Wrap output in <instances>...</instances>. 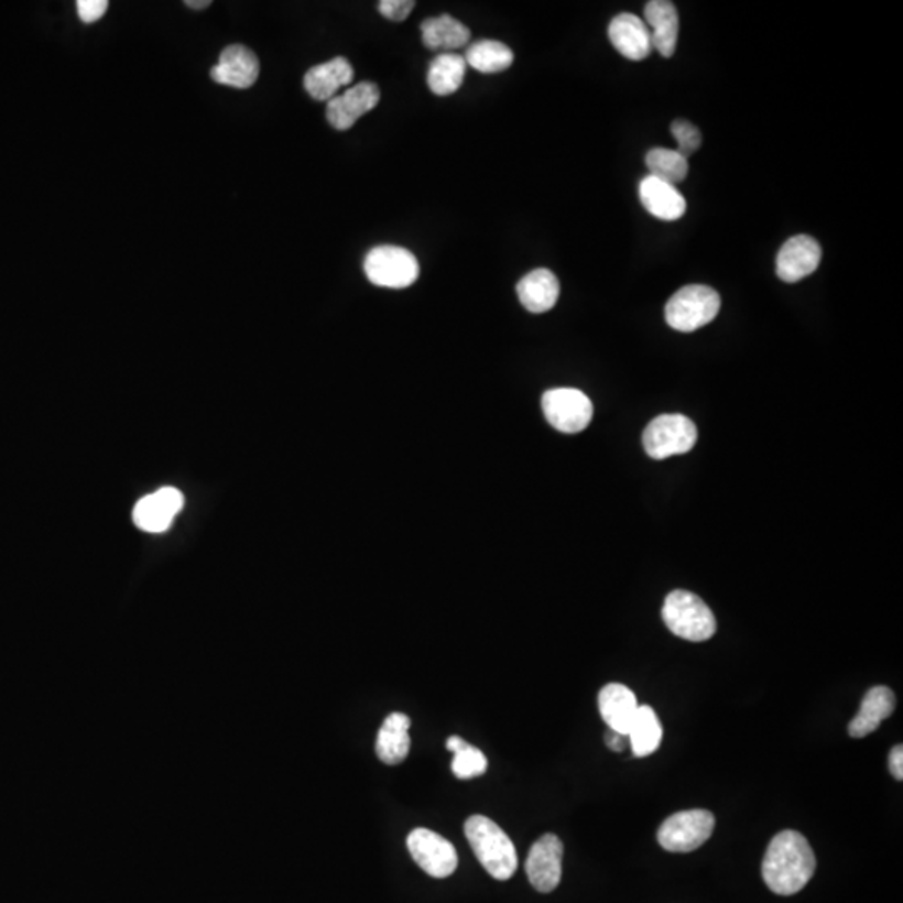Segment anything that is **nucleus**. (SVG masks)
I'll use <instances>...</instances> for the list:
<instances>
[{
  "label": "nucleus",
  "mask_w": 903,
  "mask_h": 903,
  "mask_svg": "<svg viewBox=\"0 0 903 903\" xmlns=\"http://www.w3.org/2000/svg\"><path fill=\"white\" fill-rule=\"evenodd\" d=\"M640 703L628 686L611 683L599 693V712L609 730L628 737L629 728L637 718Z\"/></svg>",
  "instance_id": "nucleus-17"
},
{
  "label": "nucleus",
  "mask_w": 903,
  "mask_h": 903,
  "mask_svg": "<svg viewBox=\"0 0 903 903\" xmlns=\"http://www.w3.org/2000/svg\"><path fill=\"white\" fill-rule=\"evenodd\" d=\"M367 279L382 289L402 290L417 282L421 266L412 251L402 247H377L363 261Z\"/></svg>",
  "instance_id": "nucleus-5"
},
{
  "label": "nucleus",
  "mask_w": 903,
  "mask_h": 903,
  "mask_svg": "<svg viewBox=\"0 0 903 903\" xmlns=\"http://www.w3.org/2000/svg\"><path fill=\"white\" fill-rule=\"evenodd\" d=\"M76 8L80 21L84 24H93L106 14L109 4L106 0H77Z\"/></svg>",
  "instance_id": "nucleus-31"
},
{
  "label": "nucleus",
  "mask_w": 903,
  "mask_h": 903,
  "mask_svg": "<svg viewBox=\"0 0 903 903\" xmlns=\"http://www.w3.org/2000/svg\"><path fill=\"white\" fill-rule=\"evenodd\" d=\"M625 740H628V737H624V735L621 733H616V731L612 730H609L608 735H606V744H608L609 750L619 751V753L624 751Z\"/></svg>",
  "instance_id": "nucleus-33"
},
{
  "label": "nucleus",
  "mask_w": 903,
  "mask_h": 903,
  "mask_svg": "<svg viewBox=\"0 0 903 903\" xmlns=\"http://www.w3.org/2000/svg\"><path fill=\"white\" fill-rule=\"evenodd\" d=\"M406 848L415 863L435 879H447L459 866L456 847L428 828H415L406 838Z\"/></svg>",
  "instance_id": "nucleus-9"
},
{
  "label": "nucleus",
  "mask_w": 903,
  "mask_h": 903,
  "mask_svg": "<svg viewBox=\"0 0 903 903\" xmlns=\"http://www.w3.org/2000/svg\"><path fill=\"white\" fill-rule=\"evenodd\" d=\"M889 766H890V772H892L893 779L899 780V782H902V780H903V747H902V744H896V747H893L892 751H890Z\"/></svg>",
  "instance_id": "nucleus-32"
},
{
  "label": "nucleus",
  "mask_w": 903,
  "mask_h": 903,
  "mask_svg": "<svg viewBox=\"0 0 903 903\" xmlns=\"http://www.w3.org/2000/svg\"><path fill=\"white\" fill-rule=\"evenodd\" d=\"M671 132H673L674 140L677 143V153L683 154L686 160L701 148V132L686 119H676L671 124Z\"/></svg>",
  "instance_id": "nucleus-29"
},
{
  "label": "nucleus",
  "mask_w": 903,
  "mask_h": 903,
  "mask_svg": "<svg viewBox=\"0 0 903 903\" xmlns=\"http://www.w3.org/2000/svg\"><path fill=\"white\" fill-rule=\"evenodd\" d=\"M411 718L403 712L387 716L377 737V757L385 764H400L411 751Z\"/></svg>",
  "instance_id": "nucleus-22"
},
{
  "label": "nucleus",
  "mask_w": 903,
  "mask_h": 903,
  "mask_svg": "<svg viewBox=\"0 0 903 903\" xmlns=\"http://www.w3.org/2000/svg\"><path fill=\"white\" fill-rule=\"evenodd\" d=\"M464 59H466L467 66L479 70V73L497 74L512 66L514 53H512L509 45L502 44V42L483 39V41L474 42L470 45Z\"/></svg>",
  "instance_id": "nucleus-26"
},
{
  "label": "nucleus",
  "mask_w": 903,
  "mask_h": 903,
  "mask_svg": "<svg viewBox=\"0 0 903 903\" xmlns=\"http://www.w3.org/2000/svg\"><path fill=\"white\" fill-rule=\"evenodd\" d=\"M640 199L648 213L663 221H676L686 213L685 196L677 192L676 186L651 174L641 181Z\"/></svg>",
  "instance_id": "nucleus-18"
},
{
  "label": "nucleus",
  "mask_w": 903,
  "mask_h": 903,
  "mask_svg": "<svg viewBox=\"0 0 903 903\" xmlns=\"http://www.w3.org/2000/svg\"><path fill=\"white\" fill-rule=\"evenodd\" d=\"M817 869V858L808 840L795 830H785L768 845L761 875L772 892L795 895L805 889Z\"/></svg>",
  "instance_id": "nucleus-1"
},
{
  "label": "nucleus",
  "mask_w": 903,
  "mask_h": 903,
  "mask_svg": "<svg viewBox=\"0 0 903 903\" xmlns=\"http://www.w3.org/2000/svg\"><path fill=\"white\" fill-rule=\"evenodd\" d=\"M355 70L345 57H335L327 63L312 67L305 74L303 86L315 101H330L338 96L341 87L350 86Z\"/></svg>",
  "instance_id": "nucleus-16"
},
{
  "label": "nucleus",
  "mask_w": 903,
  "mask_h": 903,
  "mask_svg": "<svg viewBox=\"0 0 903 903\" xmlns=\"http://www.w3.org/2000/svg\"><path fill=\"white\" fill-rule=\"evenodd\" d=\"M896 699L892 689L886 686H875L867 693L858 715L848 725L851 738H866L879 730L883 719L895 711Z\"/></svg>",
  "instance_id": "nucleus-20"
},
{
  "label": "nucleus",
  "mask_w": 903,
  "mask_h": 903,
  "mask_svg": "<svg viewBox=\"0 0 903 903\" xmlns=\"http://www.w3.org/2000/svg\"><path fill=\"white\" fill-rule=\"evenodd\" d=\"M421 29L422 41L432 51H447V53H450V51L460 50L470 41L469 28H466L463 22L448 14L427 19V21L422 22Z\"/></svg>",
  "instance_id": "nucleus-23"
},
{
  "label": "nucleus",
  "mask_w": 903,
  "mask_h": 903,
  "mask_svg": "<svg viewBox=\"0 0 903 903\" xmlns=\"http://www.w3.org/2000/svg\"><path fill=\"white\" fill-rule=\"evenodd\" d=\"M260 76V61L253 51L244 45H228L219 54L218 64L211 69V79L222 86L248 89L253 86Z\"/></svg>",
  "instance_id": "nucleus-14"
},
{
  "label": "nucleus",
  "mask_w": 903,
  "mask_h": 903,
  "mask_svg": "<svg viewBox=\"0 0 903 903\" xmlns=\"http://www.w3.org/2000/svg\"><path fill=\"white\" fill-rule=\"evenodd\" d=\"M628 740L632 754L637 758L650 757L657 751L663 740V728H661L656 711L651 706H640L637 718L629 728Z\"/></svg>",
  "instance_id": "nucleus-25"
},
{
  "label": "nucleus",
  "mask_w": 903,
  "mask_h": 903,
  "mask_svg": "<svg viewBox=\"0 0 903 903\" xmlns=\"http://www.w3.org/2000/svg\"><path fill=\"white\" fill-rule=\"evenodd\" d=\"M822 248L815 238L796 235L790 238L776 257V275L786 283H796L820 266Z\"/></svg>",
  "instance_id": "nucleus-13"
},
{
  "label": "nucleus",
  "mask_w": 903,
  "mask_h": 903,
  "mask_svg": "<svg viewBox=\"0 0 903 903\" xmlns=\"http://www.w3.org/2000/svg\"><path fill=\"white\" fill-rule=\"evenodd\" d=\"M467 63L454 53L438 54L428 66L427 83L437 96L454 95L466 79Z\"/></svg>",
  "instance_id": "nucleus-24"
},
{
  "label": "nucleus",
  "mask_w": 903,
  "mask_h": 903,
  "mask_svg": "<svg viewBox=\"0 0 903 903\" xmlns=\"http://www.w3.org/2000/svg\"><path fill=\"white\" fill-rule=\"evenodd\" d=\"M563 841L556 835L538 838L529 851L525 872L535 890L550 893L559 885L563 877Z\"/></svg>",
  "instance_id": "nucleus-10"
},
{
  "label": "nucleus",
  "mask_w": 903,
  "mask_h": 903,
  "mask_svg": "<svg viewBox=\"0 0 903 903\" xmlns=\"http://www.w3.org/2000/svg\"><path fill=\"white\" fill-rule=\"evenodd\" d=\"M609 41L621 56L629 61H643L653 51L651 31L638 15L622 12L612 19L608 29Z\"/></svg>",
  "instance_id": "nucleus-15"
},
{
  "label": "nucleus",
  "mask_w": 903,
  "mask_h": 903,
  "mask_svg": "<svg viewBox=\"0 0 903 903\" xmlns=\"http://www.w3.org/2000/svg\"><path fill=\"white\" fill-rule=\"evenodd\" d=\"M715 830V817L706 809L674 813L657 831V841L664 850L688 853L701 847Z\"/></svg>",
  "instance_id": "nucleus-7"
},
{
  "label": "nucleus",
  "mask_w": 903,
  "mask_h": 903,
  "mask_svg": "<svg viewBox=\"0 0 903 903\" xmlns=\"http://www.w3.org/2000/svg\"><path fill=\"white\" fill-rule=\"evenodd\" d=\"M663 621L677 638L693 643H703L715 637L716 619L711 609L699 596L683 589L667 595Z\"/></svg>",
  "instance_id": "nucleus-3"
},
{
  "label": "nucleus",
  "mask_w": 903,
  "mask_h": 903,
  "mask_svg": "<svg viewBox=\"0 0 903 903\" xmlns=\"http://www.w3.org/2000/svg\"><path fill=\"white\" fill-rule=\"evenodd\" d=\"M414 8V0H382L379 4L380 14L393 22L405 21Z\"/></svg>",
  "instance_id": "nucleus-30"
},
{
  "label": "nucleus",
  "mask_w": 903,
  "mask_h": 903,
  "mask_svg": "<svg viewBox=\"0 0 903 903\" xmlns=\"http://www.w3.org/2000/svg\"><path fill=\"white\" fill-rule=\"evenodd\" d=\"M447 750L454 753L452 760V772L459 780L476 779L483 775L487 770V758L482 751L477 750L472 744L464 741L459 737H450L447 740Z\"/></svg>",
  "instance_id": "nucleus-28"
},
{
  "label": "nucleus",
  "mask_w": 903,
  "mask_h": 903,
  "mask_svg": "<svg viewBox=\"0 0 903 903\" xmlns=\"http://www.w3.org/2000/svg\"><path fill=\"white\" fill-rule=\"evenodd\" d=\"M185 505V497L174 487H163L150 496L143 497L135 504L132 519L134 524L144 532L167 531L173 524V519Z\"/></svg>",
  "instance_id": "nucleus-12"
},
{
  "label": "nucleus",
  "mask_w": 903,
  "mask_h": 903,
  "mask_svg": "<svg viewBox=\"0 0 903 903\" xmlns=\"http://www.w3.org/2000/svg\"><path fill=\"white\" fill-rule=\"evenodd\" d=\"M644 18L653 28L651 42L653 50L663 57H671L676 51L677 34H679V15L673 2L667 0H651L644 8Z\"/></svg>",
  "instance_id": "nucleus-21"
},
{
  "label": "nucleus",
  "mask_w": 903,
  "mask_h": 903,
  "mask_svg": "<svg viewBox=\"0 0 903 903\" xmlns=\"http://www.w3.org/2000/svg\"><path fill=\"white\" fill-rule=\"evenodd\" d=\"M380 101V89L373 83H358L348 87L341 95L335 96L327 105V119L331 128L347 131L358 119L377 108Z\"/></svg>",
  "instance_id": "nucleus-11"
},
{
  "label": "nucleus",
  "mask_w": 903,
  "mask_h": 903,
  "mask_svg": "<svg viewBox=\"0 0 903 903\" xmlns=\"http://www.w3.org/2000/svg\"><path fill=\"white\" fill-rule=\"evenodd\" d=\"M561 285L553 271L537 268L518 283L519 302L527 312L546 313L556 306Z\"/></svg>",
  "instance_id": "nucleus-19"
},
{
  "label": "nucleus",
  "mask_w": 903,
  "mask_h": 903,
  "mask_svg": "<svg viewBox=\"0 0 903 903\" xmlns=\"http://www.w3.org/2000/svg\"><path fill=\"white\" fill-rule=\"evenodd\" d=\"M542 411L547 422L563 434H579L591 424L592 402L577 389L547 390L542 396Z\"/></svg>",
  "instance_id": "nucleus-8"
},
{
  "label": "nucleus",
  "mask_w": 903,
  "mask_h": 903,
  "mask_svg": "<svg viewBox=\"0 0 903 903\" xmlns=\"http://www.w3.org/2000/svg\"><path fill=\"white\" fill-rule=\"evenodd\" d=\"M185 4L192 9H206L209 8V6H211V2H209V0H196V2L195 0H188V2H185Z\"/></svg>",
  "instance_id": "nucleus-34"
},
{
  "label": "nucleus",
  "mask_w": 903,
  "mask_h": 903,
  "mask_svg": "<svg viewBox=\"0 0 903 903\" xmlns=\"http://www.w3.org/2000/svg\"><path fill=\"white\" fill-rule=\"evenodd\" d=\"M646 166L651 176L673 186L685 181L689 171L688 160L676 150H666V148H654L648 151Z\"/></svg>",
  "instance_id": "nucleus-27"
},
{
  "label": "nucleus",
  "mask_w": 903,
  "mask_h": 903,
  "mask_svg": "<svg viewBox=\"0 0 903 903\" xmlns=\"http://www.w3.org/2000/svg\"><path fill=\"white\" fill-rule=\"evenodd\" d=\"M721 298L715 290L705 285H689L677 290L667 300L664 316L673 330L692 334L711 324L718 315Z\"/></svg>",
  "instance_id": "nucleus-4"
},
{
  "label": "nucleus",
  "mask_w": 903,
  "mask_h": 903,
  "mask_svg": "<svg viewBox=\"0 0 903 903\" xmlns=\"http://www.w3.org/2000/svg\"><path fill=\"white\" fill-rule=\"evenodd\" d=\"M698 440L696 425L686 415L664 414L654 418L643 434V444L651 459L688 454Z\"/></svg>",
  "instance_id": "nucleus-6"
},
{
  "label": "nucleus",
  "mask_w": 903,
  "mask_h": 903,
  "mask_svg": "<svg viewBox=\"0 0 903 903\" xmlns=\"http://www.w3.org/2000/svg\"><path fill=\"white\" fill-rule=\"evenodd\" d=\"M467 840L490 877L509 880L518 870V851L514 844L496 822L483 815H472L466 822Z\"/></svg>",
  "instance_id": "nucleus-2"
}]
</instances>
